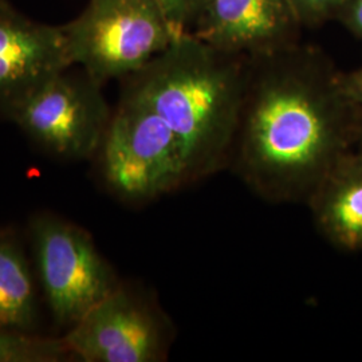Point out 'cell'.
<instances>
[{
	"instance_id": "obj_1",
	"label": "cell",
	"mask_w": 362,
	"mask_h": 362,
	"mask_svg": "<svg viewBox=\"0 0 362 362\" xmlns=\"http://www.w3.org/2000/svg\"><path fill=\"white\" fill-rule=\"evenodd\" d=\"M342 73L300 42L247 57L242 110L228 168L272 203H306L337 161L356 148L361 117Z\"/></svg>"
},
{
	"instance_id": "obj_2",
	"label": "cell",
	"mask_w": 362,
	"mask_h": 362,
	"mask_svg": "<svg viewBox=\"0 0 362 362\" xmlns=\"http://www.w3.org/2000/svg\"><path fill=\"white\" fill-rule=\"evenodd\" d=\"M246 76V55L220 50L187 33L122 79L176 136L188 185L228 168Z\"/></svg>"
},
{
	"instance_id": "obj_3",
	"label": "cell",
	"mask_w": 362,
	"mask_h": 362,
	"mask_svg": "<svg viewBox=\"0 0 362 362\" xmlns=\"http://www.w3.org/2000/svg\"><path fill=\"white\" fill-rule=\"evenodd\" d=\"M62 30L73 66L101 85L140 71L180 37L156 0H89Z\"/></svg>"
},
{
	"instance_id": "obj_4",
	"label": "cell",
	"mask_w": 362,
	"mask_h": 362,
	"mask_svg": "<svg viewBox=\"0 0 362 362\" xmlns=\"http://www.w3.org/2000/svg\"><path fill=\"white\" fill-rule=\"evenodd\" d=\"M98 153L106 185L125 202H151L188 185L176 136L127 85Z\"/></svg>"
},
{
	"instance_id": "obj_5",
	"label": "cell",
	"mask_w": 362,
	"mask_h": 362,
	"mask_svg": "<svg viewBox=\"0 0 362 362\" xmlns=\"http://www.w3.org/2000/svg\"><path fill=\"white\" fill-rule=\"evenodd\" d=\"M70 69L28 93L6 117L52 156L85 160L98 153L113 109L105 98L104 85L83 70L71 73Z\"/></svg>"
},
{
	"instance_id": "obj_6",
	"label": "cell",
	"mask_w": 362,
	"mask_h": 362,
	"mask_svg": "<svg viewBox=\"0 0 362 362\" xmlns=\"http://www.w3.org/2000/svg\"><path fill=\"white\" fill-rule=\"evenodd\" d=\"M39 284L52 318L71 327L107 297L119 282L90 235L52 214L30 224Z\"/></svg>"
},
{
	"instance_id": "obj_7",
	"label": "cell",
	"mask_w": 362,
	"mask_h": 362,
	"mask_svg": "<svg viewBox=\"0 0 362 362\" xmlns=\"http://www.w3.org/2000/svg\"><path fill=\"white\" fill-rule=\"evenodd\" d=\"M85 362H160L168 356L172 330L163 313L121 284L62 338Z\"/></svg>"
},
{
	"instance_id": "obj_8",
	"label": "cell",
	"mask_w": 362,
	"mask_h": 362,
	"mask_svg": "<svg viewBox=\"0 0 362 362\" xmlns=\"http://www.w3.org/2000/svg\"><path fill=\"white\" fill-rule=\"evenodd\" d=\"M70 67L62 26L34 21L0 0V113Z\"/></svg>"
},
{
	"instance_id": "obj_9",
	"label": "cell",
	"mask_w": 362,
	"mask_h": 362,
	"mask_svg": "<svg viewBox=\"0 0 362 362\" xmlns=\"http://www.w3.org/2000/svg\"><path fill=\"white\" fill-rule=\"evenodd\" d=\"M290 0H207L192 34L224 52L254 57L300 42Z\"/></svg>"
},
{
	"instance_id": "obj_10",
	"label": "cell",
	"mask_w": 362,
	"mask_h": 362,
	"mask_svg": "<svg viewBox=\"0 0 362 362\" xmlns=\"http://www.w3.org/2000/svg\"><path fill=\"white\" fill-rule=\"evenodd\" d=\"M306 204L318 233L333 246L362 251V152L351 149L327 170Z\"/></svg>"
},
{
	"instance_id": "obj_11",
	"label": "cell",
	"mask_w": 362,
	"mask_h": 362,
	"mask_svg": "<svg viewBox=\"0 0 362 362\" xmlns=\"http://www.w3.org/2000/svg\"><path fill=\"white\" fill-rule=\"evenodd\" d=\"M38 322V299L19 239L0 231V326L31 333Z\"/></svg>"
},
{
	"instance_id": "obj_12",
	"label": "cell",
	"mask_w": 362,
	"mask_h": 362,
	"mask_svg": "<svg viewBox=\"0 0 362 362\" xmlns=\"http://www.w3.org/2000/svg\"><path fill=\"white\" fill-rule=\"evenodd\" d=\"M74 358L64 339L0 326V362H62Z\"/></svg>"
},
{
	"instance_id": "obj_13",
	"label": "cell",
	"mask_w": 362,
	"mask_h": 362,
	"mask_svg": "<svg viewBox=\"0 0 362 362\" xmlns=\"http://www.w3.org/2000/svg\"><path fill=\"white\" fill-rule=\"evenodd\" d=\"M302 27H317L336 19L348 0H290Z\"/></svg>"
},
{
	"instance_id": "obj_14",
	"label": "cell",
	"mask_w": 362,
	"mask_h": 362,
	"mask_svg": "<svg viewBox=\"0 0 362 362\" xmlns=\"http://www.w3.org/2000/svg\"><path fill=\"white\" fill-rule=\"evenodd\" d=\"M179 35L192 33L207 0H156Z\"/></svg>"
},
{
	"instance_id": "obj_15",
	"label": "cell",
	"mask_w": 362,
	"mask_h": 362,
	"mask_svg": "<svg viewBox=\"0 0 362 362\" xmlns=\"http://www.w3.org/2000/svg\"><path fill=\"white\" fill-rule=\"evenodd\" d=\"M336 19L362 42V0H348L337 13Z\"/></svg>"
},
{
	"instance_id": "obj_16",
	"label": "cell",
	"mask_w": 362,
	"mask_h": 362,
	"mask_svg": "<svg viewBox=\"0 0 362 362\" xmlns=\"http://www.w3.org/2000/svg\"><path fill=\"white\" fill-rule=\"evenodd\" d=\"M342 81L345 90L362 119V67L342 73Z\"/></svg>"
},
{
	"instance_id": "obj_17",
	"label": "cell",
	"mask_w": 362,
	"mask_h": 362,
	"mask_svg": "<svg viewBox=\"0 0 362 362\" xmlns=\"http://www.w3.org/2000/svg\"><path fill=\"white\" fill-rule=\"evenodd\" d=\"M356 149L362 152V119L360 122V128H358V134H357V141H356Z\"/></svg>"
}]
</instances>
